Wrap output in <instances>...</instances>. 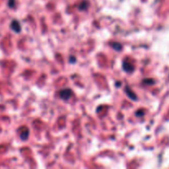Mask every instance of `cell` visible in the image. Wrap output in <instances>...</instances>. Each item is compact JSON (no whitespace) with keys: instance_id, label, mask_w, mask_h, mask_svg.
<instances>
[{"instance_id":"obj_2","label":"cell","mask_w":169,"mask_h":169,"mask_svg":"<svg viewBox=\"0 0 169 169\" xmlns=\"http://www.w3.org/2000/svg\"><path fill=\"white\" fill-rule=\"evenodd\" d=\"M11 28L13 29V31H15L16 33H19L22 30V27H21L20 23L17 20H13L11 23Z\"/></svg>"},{"instance_id":"obj_4","label":"cell","mask_w":169,"mask_h":169,"mask_svg":"<svg viewBox=\"0 0 169 169\" xmlns=\"http://www.w3.org/2000/svg\"><path fill=\"white\" fill-rule=\"evenodd\" d=\"M125 92H126V94L128 95V97L132 99V100H137V97H136V95H135V93L133 92L131 89L129 88V87H125Z\"/></svg>"},{"instance_id":"obj_8","label":"cell","mask_w":169,"mask_h":169,"mask_svg":"<svg viewBox=\"0 0 169 169\" xmlns=\"http://www.w3.org/2000/svg\"><path fill=\"white\" fill-rule=\"evenodd\" d=\"M15 0H9V2H8V6L10 7V8H13L14 6H15Z\"/></svg>"},{"instance_id":"obj_1","label":"cell","mask_w":169,"mask_h":169,"mask_svg":"<svg viewBox=\"0 0 169 169\" xmlns=\"http://www.w3.org/2000/svg\"><path fill=\"white\" fill-rule=\"evenodd\" d=\"M73 94V92L71 89L69 88H65V89H62L60 92H59L60 97L63 100H69L71 97V95Z\"/></svg>"},{"instance_id":"obj_7","label":"cell","mask_w":169,"mask_h":169,"mask_svg":"<svg viewBox=\"0 0 169 169\" xmlns=\"http://www.w3.org/2000/svg\"><path fill=\"white\" fill-rule=\"evenodd\" d=\"M111 46L113 47V49H115V50H121L122 49V46H121L120 43H117V42L112 43V44H111Z\"/></svg>"},{"instance_id":"obj_9","label":"cell","mask_w":169,"mask_h":169,"mask_svg":"<svg viewBox=\"0 0 169 169\" xmlns=\"http://www.w3.org/2000/svg\"><path fill=\"white\" fill-rule=\"evenodd\" d=\"M69 61L70 62H72V63H74V62L76 61V59L75 58H73V56L70 58V60H69Z\"/></svg>"},{"instance_id":"obj_3","label":"cell","mask_w":169,"mask_h":169,"mask_svg":"<svg viewBox=\"0 0 169 169\" xmlns=\"http://www.w3.org/2000/svg\"><path fill=\"white\" fill-rule=\"evenodd\" d=\"M123 69L125 72L131 73V72L134 71V65L130 64V63H128V62L125 61L123 62Z\"/></svg>"},{"instance_id":"obj_6","label":"cell","mask_w":169,"mask_h":169,"mask_svg":"<svg viewBox=\"0 0 169 169\" xmlns=\"http://www.w3.org/2000/svg\"><path fill=\"white\" fill-rule=\"evenodd\" d=\"M88 6H89V3H88V2H87V1H84V2H82L81 3V4L79 5V10H87V8H88Z\"/></svg>"},{"instance_id":"obj_5","label":"cell","mask_w":169,"mask_h":169,"mask_svg":"<svg viewBox=\"0 0 169 169\" xmlns=\"http://www.w3.org/2000/svg\"><path fill=\"white\" fill-rule=\"evenodd\" d=\"M28 136H29V130L27 128H25L21 132V139L23 140H26V139H27Z\"/></svg>"}]
</instances>
